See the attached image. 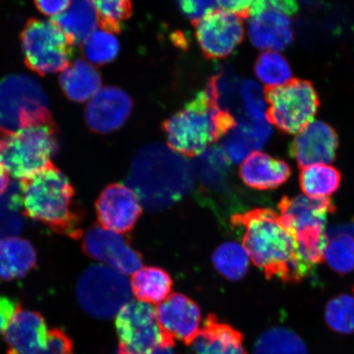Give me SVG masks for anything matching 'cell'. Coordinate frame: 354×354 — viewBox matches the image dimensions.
I'll list each match as a JSON object with an SVG mask.
<instances>
[{
  "instance_id": "obj_1",
  "label": "cell",
  "mask_w": 354,
  "mask_h": 354,
  "mask_svg": "<svg viewBox=\"0 0 354 354\" xmlns=\"http://www.w3.org/2000/svg\"><path fill=\"white\" fill-rule=\"evenodd\" d=\"M232 223L245 227L243 246L268 279L298 283L313 272L301 262L297 240L277 212L256 209L233 216Z\"/></svg>"
},
{
  "instance_id": "obj_2",
  "label": "cell",
  "mask_w": 354,
  "mask_h": 354,
  "mask_svg": "<svg viewBox=\"0 0 354 354\" xmlns=\"http://www.w3.org/2000/svg\"><path fill=\"white\" fill-rule=\"evenodd\" d=\"M22 212L48 225L53 232L73 239L82 236V212L75 201V190L54 165L21 180Z\"/></svg>"
},
{
  "instance_id": "obj_3",
  "label": "cell",
  "mask_w": 354,
  "mask_h": 354,
  "mask_svg": "<svg viewBox=\"0 0 354 354\" xmlns=\"http://www.w3.org/2000/svg\"><path fill=\"white\" fill-rule=\"evenodd\" d=\"M130 185L149 209H165L183 198L192 184V171L179 154L162 145H150L137 153Z\"/></svg>"
},
{
  "instance_id": "obj_4",
  "label": "cell",
  "mask_w": 354,
  "mask_h": 354,
  "mask_svg": "<svg viewBox=\"0 0 354 354\" xmlns=\"http://www.w3.org/2000/svg\"><path fill=\"white\" fill-rule=\"evenodd\" d=\"M232 113L221 109L209 91L192 100L163 123L168 147L185 157H197L236 126Z\"/></svg>"
},
{
  "instance_id": "obj_5",
  "label": "cell",
  "mask_w": 354,
  "mask_h": 354,
  "mask_svg": "<svg viewBox=\"0 0 354 354\" xmlns=\"http://www.w3.org/2000/svg\"><path fill=\"white\" fill-rule=\"evenodd\" d=\"M57 151L55 124L15 131L0 127V165L17 179H28L51 166Z\"/></svg>"
},
{
  "instance_id": "obj_6",
  "label": "cell",
  "mask_w": 354,
  "mask_h": 354,
  "mask_svg": "<svg viewBox=\"0 0 354 354\" xmlns=\"http://www.w3.org/2000/svg\"><path fill=\"white\" fill-rule=\"evenodd\" d=\"M55 124L37 80L13 74L0 81V127L8 131Z\"/></svg>"
},
{
  "instance_id": "obj_7",
  "label": "cell",
  "mask_w": 354,
  "mask_h": 354,
  "mask_svg": "<svg viewBox=\"0 0 354 354\" xmlns=\"http://www.w3.org/2000/svg\"><path fill=\"white\" fill-rule=\"evenodd\" d=\"M77 298L88 315L109 319L116 317L132 297L131 281L107 265H91L79 278Z\"/></svg>"
},
{
  "instance_id": "obj_8",
  "label": "cell",
  "mask_w": 354,
  "mask_h": 354,
  "mask_svg": "<svg viewBox=\"0 0 354 354\" xmlns=\"http://www.w3.org/2000/svg\"><path fill=\"white\" fill-rule=\"evenodd\" d=\"M21 43L26 66L41 76L63 72L71 64L74 44L54 21L30 19Z\"/></svg>"
},
{
  "instance_id": "obj_9",
  "label": "cell",
  "mask_w": 354,
  "mask_h": 354,
  "mask_svg": "<svg viewBox=\"0 0 354 354\" xmlns=\"http://www.w3.org/2000/svg\"><path fill=\"white\" fill-rule=\"evenodd\" d=\"M267 118L287 134L296 135L312 122L319 107V98L312 83L293 79L286 85L266 90Z\"/></svg>"
},
{
  "instance_id": "obj_10",
  "label": "cell",
  "mask_w": 354,
  "mask_h": 354,
  "mask_svg": "<svg viewBox=\"0 0 354 354\" xmlns=\"http://www.w3.org/2000/svg\"><path fill=\"white\" fill-rule=\"evenodd\" d=\"M118 354H152L174 340L163 333L152 304L131 300L116 315Z\"/></svg>"
},
{
  "instance_id": "obj_11",
  "label": "cell",
  "mask_w": 354,
  "mask_h": 354,
  "mask_svg": "<svg viewBox=\"0 0 354 354\" xmlns=\"http://www.w3.org/2000/svg\"><path fill=\"white\" fill-rule=\"evenodd\" d=\"M193 24L199 47L207 59L231 55L245 35L242 19L223 10H215Z\"/></svg>"
},
{
  "instance_id": "obj_12",
  "label": "cell",
  "mask_w": 354,
  "mask_h": 354,
  "mask_svg": "<svg viewBox=\"0 0 354 354\" xmlns=\"http://www.w3.org/2000/svg\"><path fill=\"white\" fill-rule=\"evenodd\" d=\"M82 249L91 259L116 270L123 275H133L143 265L142 256L130 245L122 234L93 225L84 236Z\"/></svg>"
},
{
  "instance_id": "obj_13",
  "label": "cell",
  "mask_w": 354,
  "mask_h": 354,
  "mask_svg": "<svg viewBox=\"0 0 354 354\" xmlns=\"http://www.w3.org/2000/svg\"><path fill=\"white\" fill-rule=\"evenodd\" d=\"M95 209L100 225L120 234L131 232L143 212L134 190L118 183L108 185L102 192Z\"/></svg>"
},
{
  "instance_id": "obj_14",
  "label": "cell",
  "mask_w": 354,
  "mask_h": 354,
  "mask_svg": "<svg viewBox=\"0 0 354 354\" xmlns=\"http://www.w3.org/2000/svg\"><path fill=\"white\" fill-rule=\"evenodd\" d=\"M338 146V136L333 127L324 122L313 120L295 135L290 153L302 169L333 162Z\"/></svg>"
},
{
  "instance_id": "obj_15",
  "label": "cell",
  "mask_w": 354,
  "mask_h": 354,
  "mask_svg": "<svg viewBox=\"0 0 354 354\" xmlns=\"http://www.w3.org/2000/svg\"><path fill=\"white\" fill-rule=\"evenodd\" d=\"M278 207L283 223L295 238L299 234L326 232L327 216L335 211L329 198L304 196L283 197Z\"/></svg>"
},
{
  "instance_id": "obj_16",
  "label": "cell",
  "mask_w": 354,
  "mask_h": 354,
  "mask_svg": "<svg viewBox=\"0 0 354 354\" xmlns=\"http://www.w3.org/2000/svg\"><path fill=\"white\" fill-rule=\"evenodd\" d=\"M156 313L163 333L174 342L192 344L201 330V309L184 295H171L158 304Z\"/></svg>"
},
{
  "instance_id": "obj_17",
  "label": "cell",
  "mask_w": 354,
  "mask_h": 354,
  "mask_svg": "<svg viewBox=\"0 0 354 354\" xmlns=\"http://www.w3.org/2000/svg\"><path fill=\"white\" fill-rule=\"evenodd\" d=\"M131 111L132 101L126 92L117 87H104L88 100L86 122L91 131L107 134L122 127Z\"/></svg>"
},
{
  "instance_id": "obj_18",
  "label": "cell",
  "mask_w": 354,
  "mask_h": 354,
  "mask_svg": "<svg viewBox=\"0 0 354 354\" xmlns=\"http://www.w3.org/2000/svg\"><path fill=\"white\" fill-rule=\"evenodd\" d=\"M48 331L41 314L17 308L3 332L8 354H41Z\"/></svg>"
},
{
  "instance_id": "obj_19",
  "label": "cell",
  "mask_w": 354,
  "mask_h": 354,
  "mask_svg": "<svg viewBox=\"0 0 354 354\" xmlns=\"http://www.w3.org/2000/svg\"><path fill=\"white\" fill-rule=\"evenodd\" d=\"M248 33L252 44L264 51L280 52L293 41L291 21L285 13L268 8L251 17Z\"/></svg>"
},
{
  "instance_id": "obj_20",
  "label": "cell",
  "mask_w": 354,
  "mask_h": 354,
  "mask_svg": "<svg viewBox=\"0 0 354 354\" xmlns=\"http://www.w3.org/2000/svg\"><path fill=\"white\" fill-rule=\"evenodd\" d=\"M290 175V167L286 162L260 151L250 153L240 167L243 183L259 190L277 189L285 184Z\"/></svg>"
},
{
  "instance_id": "obj_21",
  "label": "cell",
  "mask_w": 354,
  "mask_h": 354,
  "mask_svg": "<svg viewBox=\"0 0 354 354\" xmlns=\"http://www.w3.org/2000/svg\"><path fill=\"white\" fill-rule=\"evenodd\" d=\"M270 125L268 120L259 122L245 118L236 122V126L225 136L227 138L221 146L229 160L240 162L250 153L259 151L271 136Z\"/></svg>"
},
{
  "instance_id": "obj_22",
  "label": "cell",
  "mask_w": 354,
  "mask_h": 354,
  "mask_svg": "<svg viewBox=\"0 0 354 354\" xmlns=\"http://www.w3.org/2000/svg\"><path fill=\"white\" fill-rule=\"evenodd\" d=\"M192 344L196 354H248L241 332L212 315L207 317Z\"/></svg>"
},
{
  "instance_id": "obj_23",
  "label": "cell",
  "mask_w": 354,
  "mask_h": 354,
  "mask_svg": "<svg viewBox=\"0 0 354 354\" xmlns=\"http://www.w3.org/2000/svg\"><path fill=\"white\" fill-rule=\"evenodd\" d=\"M37 263V252L26 239H0V280L8 281L24 277Z\"/></svg>"
},
{
  "instance_id": "obj_24",
  "label": "cell",
  "mask_w": 354,
  "mask_h": 354,
  "mask_svg": "<svg viewBox=\"0 0 354 354\" xmlns=\"http://www.w3.org/2000/svg\"><path fill=\"white\" fill-rule=\"evenodd\" d=\"M59 82L66 96L77 103L90 100L101 88L98 71L83 60L75 61L63 71Z\"/></svg>"
},
{
  "instance_id": "obj_25",
  "label": "cell",
  "mask_w": 354,
  "mask_h": 354,
  "mask_svg": "<svg viewBox=\"0 0 354 354\" xmlns=\"http://www.w3.org/2000/svg\"><path fill=\"white\" fill-rule=\"evenodd\" d=\"M64 30L74 44H82L99 24L91 0H72L63 15L51 19Z\"/></svg>"
},
{
  "instance_id": "obj_26",
  "label": "cell",
  "mask_w": 354,
  "mask_h": 354,
  "mask_svg": "<svg viewBox=\"0 0 354 354\" xmlns=\"http://www.w3.org/2000/svg\"><path fill=\"white\" fill-rule=\"evenodd\" d=\"M131 286L132 294L137 300L159 304L171 295L172 281L165 270L145 267L133 274Z\"/></svg>"
},
{
  "instance_id": "obj_27",
  "label": "cell",
  "mask_w": 354,
  "mask_h": 354,
  "mask_svg": "<svg viewBox=\"0 0 354 354\" xmlns=\"http://www.w3.org/2000/svg\"><path fill=\"white\" fill-rule=\"evenodd\" d=\"M199 156L194 165L198 180L203 187L218 192L227 183L232 162L220 146H210Z\"/></svg>"
},
{
  "instance_id": "obj_28",
  "label": "cell",
  "mask_w": 354,
  "mask_h": 354,
  "mask_svg": "<svg viewBox=\"0 0 354 354\" xmlns=\"http://www.w3.org/2000/svg\"><path fill=\"white\" fill-rule=\"evenodd\" d=\"M342 174L335 167L316 165L302 168L299 175L301 189L309 198H326L338 189Z\"/></svg>"
},
{
  "instance_id": "obj_29",
  "label": "cell",
  "mask_w": 354,
  "mask_h": 354,
  "mask_svg": "<svg viewBox=\"0 0 354 354\" xmlns=\"http://www.w3.org/2000/svg\"><path fill=\"white\" fill-rule=\"evenodd\" d=\"M325 259L330 267L340 274L354 271V239L335 225L326 231Z\"/></svg>"
},
{
  "instance_id": "obj_30",
  "label": "cell",
  "mask_w": 354,
  "mask_h": 354,
  "mask_svg": "<svg viewBox=\"0 0 354 354\" xmlns=\"http://www.w3.org/2000/svg\"><path fill=\"white\" fill-rule=\"evenodd\" d=\"M253 354H308L306 344L293 330L274 327L261 335Z\"/></svg>"
},
{
  "instance_id": "obj_31",
  "label": "cell",
  "mask_w": 354,
  "mask_h": 354,
  "mask_svg": "<svg viewBox=\"0 0 354 354\" xmlns=\"http://www.w3.org/2000/svg\"><path fill=\"white\" fill-rule=\"evenodd\" d=\"M212 259L216 271L229 281L241 280L249 269V254L243 245L236 242L221 243Z\"/></svg>"
},
{
  "instance_id": "obj_32",
  "label": "cell",
  "mask_w": 354,
  "mask_h": 354,
  "mask_svg": "<svg viewBox=\"0 0 354 354\" xmlns=\"http://www.w3.org/2000/svg\"><path fill=\"white\" fill-rule=\"evenodd\" d=\"M254 71L266 90L284 86L293 80L289 62L280 52L264 51L257 59Z\"/></svg>"
},
{
  "instance_id": "obj_33",
  "label": "cell",
  "mask_w": 354,
  "mask_h": 354,
  "mask_svg": "<svg viewBox=\"0 0 354 354\" xmlns=\"http://www.w3.org/2000/svg\"><path fill=\"white\" fill-rule=\"evenodd\" d=\"M83 54L88 63L102 66L116 59L120 51V44L116 35L108 30H95L84 41Z\"/></svg>"
},
{
  "instance_id": "obj_34",
  "label": "cell",
  "mask_w": 354,
  "mask_h": 354,
  "mask_svg": "<svg viewBox=\"0 0 354 354\" xmlns=\"http://www.w3.org/2000/svg\"><path fill=\"white\" fill-rule=\"evenodd\" d=\"M100 28L113 33L121 32L124 22L131 15L132 0H91Z\"/></svg>"
},
{
  "instance_id": "obj_35",
  "label": "cell",
  "mask_w": 354,
  "mask_h": 354,
  "mask_svg": "<svg viewBox=\"0 0 354 354\" xmlns=\"http://www.w3.org/2000/svg\"><path fill=\"white\" fill-rule=\"evenodd\" d=\"M327 325L337 333H354V297L339 295L329 301L325 310Z\"/></svg>"
},
{
  "instance_id": "obj_36",
  "label": "cell",
  "mask_w": 354,
  "mask_h": 354,
  "mask_svg": "<svg viewBox=\"0 0 354 354\" xmlns=\"http://www.w3.org/2000/svg\"><path fill=\"white\" fill-rule=\"evenodd\" d=\"M240 95L246 118L259 122L268 120L265 92L258 84L253 81L243 82Z\"/></svg>"
},
{
  "instance_id": "obj_37",
  "label": "cell",
  "mask_w": 354,
  "mask_h": 354,
  "mask_svg": "<svg viewBox=\"0 0 354 354\" xmlns=\"http://www.w3.org/2000/svg\"><path fill=\"white\" fill-rule=\"evenodd\" d=\"M176 2L180 12L192 24L214 11L218 6L216 0H176Z\"/></svg>"
},
{
  "instance_id": "obj_38",
  "label": "cell",
  "mask_w": 354,
  "mask_h": 354,
  "mask_svg": "<svg viewBox=\"0 0 354 354\" xmlns=\"http://www.w3.org/2000/svg\"><path fill=\"white\" fill-rule=\"evenodd\" d=\"M72 340L59 329L48 331L46 347L41 354H73Z\"/></svg>"
},
{
  "instance_id": "obj_39",
  "label": "cell",
  "mask_w": 354,
  "mask_h": 354,
  "mask_svg": "<svg viewBox=\"0 0 354 354\" xmlns=\"http://www.w3.org/2000/svg\"><path fill=\"white\" fill-rule=\"evenodd\" d=\"M216 1L223 10L233 13L243 19L251 16L252 8L256 0H216Z\"/></svg>"
},
{
  "instance_id": "obj_40",
  "label": "cell",
  "mask_w": 354,
  "mask_h": 354,
  "mask_svg": "<svg viewBox=\"0 0 354 354\" xmlns=\"http://www.w3.org/2000/svg\"><path fill=\"white\" fill-rule=\"evenodd\" d=\"M35 6L44 15L52 17L53 19L68 10L72 0H34Z\"/></svg>"
},
{
  "instance_id": "obj_41",
  "label": "cell",
  "mask_w": 354,
  "mask_h": 354,
  "mask_svg": "<svg viewBox=\"0 0 354 354\" xmlns=\"http://www.w3.org/2000/svg\"><path fill=\"white\" fill-rule=\"evenodd\" d=\"M19 306L15 301L6 296H0V334L6 330L8 323Z\"/></svg>"
},
{
  "instance_id": "obj_42",
  "label": "cell",
  "mask_w": 354,
  "mask_h": 354,
  "mask_svg": "<svg viewBox=\"0 0 354 354\" xmlns=\"http://www.w3.org/2000/svg\"><path fill=\"white\" fill-rule=\"evenodd\" d=\"M267 8H272L285 13V15H293L298 10V4L296 0H267Z\"/></svg>"
},
{
  "instance_id": "obj_43",
  "label": "cell",
  "mask_w": 354,
  "mask_h": 354,
  "mask_svg": "<svg viewBox=\"0 0 354 354\" xmlns=\"http://www.w3.org/2000/svg\"><path fill=\"white\" fill-rule=\"evenodd\" d=\"M10 181L8 171L0 165V196L6 192L8 187H10Z\"/></svg>"
},
{
  "instance_id": "obj_44",
  "label": "cell",
  "mask_w": 354,
  "mask_h": 354,
  "mask_svg": "<svg viewBox=\"0 0 354 354\" xmlns=\"http://www.w3.org/2000/svg\"><path fill=\"white\" fill-rule=\"evenodd\" d=\"M152 354H176L174 351V345L171 346H163L158 348L157 351H155Z\"/></svg>"
},
{
  "instance_id": "obj_45",
  "label": "cell",
  "mask_w": 354,
  "mask_h": 354,
  "mask_svg": "<svg viewBox=\"0 0 354 354\" xmlns=\"http://www.w3.org/2000/svg\"><path fill=\"white\" fill-rule=\"evenodd\" d=\"M342 225V228L343 229V231L348 233L349 234H351V236L354 239V219L351 221V223H348L347 225Z\"/></svg>"
}]
</instances>
